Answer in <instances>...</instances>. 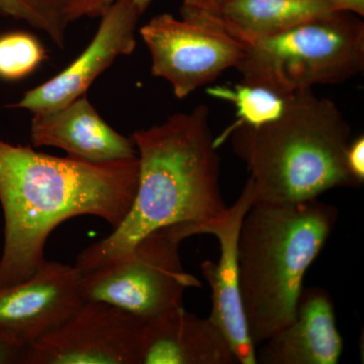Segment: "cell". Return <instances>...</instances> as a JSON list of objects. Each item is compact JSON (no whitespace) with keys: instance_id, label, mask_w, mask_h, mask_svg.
I'll return each instance as SVG.
<instances>
[{"instance_id":"16","label":"cell","mask_w":364,"mask_h":364,"mask_svg":"<svg viewBox=\"0 0 364 364\" xmlns=\"http://www.w3.org/2000/svg\"><path fill=\"white\" fill-rule=\"evenodd\" d=\"M207 93L235 105L238 117L235 124L254 128L277 121L286 109L287 97L264 86L244 82L233 86L214 85L207 88Z\"/></svg>"},{"instance_id":"23","label":"cell","mask_w":364,"mask_h":364,"mask_svg":"<svg viewBox=\"0 0 364 364\" xmlns=\"http://www.w3.org/2000/svg\"><path fill=\"white\" fill-rule=\"evenodd\" d=\"M228 1H234V0H184L182 4L193 7H208Z\"/></svg>"},{"instance_id":"11","label":"cell","mask_w":364,"mask_h":364,"mask_svg":"<svg viewBox=\"0 0 364 364\" xmlns=\"http://www.w3.org/2000/svg\"><path fill=\"white\" fill-rule=\"evenodd\" d=\"M80 280L74 265L45 260L32 277L0 289V326L32 343L82 306Z\"/></svg>"},{"instance_id":"1","label":"cell","mask_w":364,"mask_h":364,"mask_svg":"<svg viewBox=\"0 0 364 364\" xmlns=\"http://www.w3.org/2000/svg\"><path fill=\"white\" fill-rule=\"evenodd\" d=\"M138 182V156L91 163L0 140V289L37 272L46 260L48 238L66 220L95 215L112 229L119 226L130 212Z\"/></svg>"},{"instance_id":"10","label":"cell","mask_w":364,"mask_h":364,"mask_svg":"<svg viewBox=\"0 0 364 364\" xmlns=\"http://www.w3.org/2000/svg\"><path fill=\"white\" fill-rule=\"evenodd\" d=\"M142 14L132 0H117L100 18V26L87 48L56 76L26 91L18 102L9 105L33 114L61 109L86 95L95 79L117 57L136 48V26Z\"/></svg>"},{"instance_id":"3","label":"cell","mask_w":364,"mask_h":364,"mask_svg":"<svg viewBox=\"0 0 364 364\" xmlns=\"http://www.w3.org/2000/svg\"><path fill=\"white\" fill-rule=\"evenodd\" d=\"M350 134L334 102L304 90L287 95L277 121L257 128L233 124L215 142L231 140L250 172L254 203H299L360 186L346 165Z\"/></svg>"},{"instance_id":"15","label":"cell","mask_w":364,"mask_h":364,"mask_svg":"<svg viewBox=\"0 0 364 364\" xmlns=\"http://www.w3.org/2000/svg\"><path fill=\"white\" fill-rule=\"evenodd\" d=\"M338 9L331 0H234L208 7L182 4L181 14L210 21L237 40L282 33Z\"/></svg>"},{"instance_id":"9","label":"cell","mask_w":364,"mask_h":364,"mask_svg":"<svg viewBox=\"0 0 364 364\" xmlns=\"http://www.w3.org/2000/svg\"><path fill=\"white\" fill-rule=\"evenodd\" d=\"M254 203L252 183L247 181L232 207L219 217L188 225L189 237L213 235L220 244L217 263L203 261L200 270L212 291L210 320L224 333L239 364L256 363V347L249 335L239 282L238 242L244 218Z\"/></svg>"},{"instance_id":"17","label":"cell","mask_w":364,"mask_h":364,"mask_svg":"<svg viewBox=\"0 0 364 364\" xmlns=\"http://www.w3.org/2000/svg\"><path fill=\"white\" fill-rule=\"evenodd\" d=\"M0 14L23 21L49 36L55 45H65L67 26L62 0H0Z\"/></svg>"},{"instance_id":"14","label":"cell","mask_w":364,"mask_h":364,"mask_svg":"<svg viewBox=\"0 0 364 364\" xmlns=\"http://www.w3.org/2000/svg\"><path fill=\"white\" fill-rule=\"evenodd\" d=\"M140 364H239L219 327L200 318L172 309L147 318L141 339Z\"/></svg>"},{"instance_id":"2","label":"cell","mask_w":364,"mask_h":364,"mask_svg":"<svg viewBox=\"0 0 364 364\" xmlns=\"http://www.w3.org/2000/svg\"><path fill=\"white\" fill-rule=\"evenodd\" d=\"M215 139L205 105L136 131L132 140L139 182L130 212L109 236L83 249L74 267L85 272L109 264L158 229L221 215L228 205L220 186L221 159Z\"/></svg>"},{"instance_id":"7","label":"cell","mask_w":364,"mask_h":364,"mask_svg":"<svg viewBox=\"0 0 364 364\" xmlns=\"http://www.w3.org/2000/svg\"><path fill=\"white\" fill-rule=\"evenodd\" d=\"M140 33L152 58L151 72L168 81L179 100L235 68L244 56L238 41L200 18L158 14Z\"/></svg>"},{"instance_id":"8","label":"cell","mask_w":364,"mask_h":364,"mask_svg":"<svg viewBox=\"0 0 364 364\" xmlns=\"http://www.w3.org/2000/svg\"><path fill=\"white\" fill-rule=\"evenodd\" d=\"M145 322L111 304L85 301L30 344L26 364H140Z\"/></svg>"},{"instance_id":"19","label":"cell","mask_w":364,"mask_h":364,"mask_svg":"<svg viewBox=\"0 0 364 364\" xmlns=\"http://www.w3.org/2000/svg\"><path fill=\"white\" fill-rule=\"evenodd\" d=\"M64 14L69 23L82 18H98L117 0H62ZM141 14L145 13L153 0H132Z\"/></svg>"},{"instance_id":"13","label":"cell","mask_w":364,"mask_h":364,"mask_svg":"<svg viewBox=\"0 0 364 364\" xmlns=\"http://www.w3.org/2000/svg\"><path fill=\"white\" fill-rule=\"evenodd\" d=\"M260 345L256 363H338L343 339L331 296L321 287L303 289L293 322Z\"/></svg>"},{"instance_id":"4","label":"cell","mask_w":364,"mask_h":364,"mask_svg":"<svg viewBox=\"0 0 364 364\" xmlns=\"http://www.w3.org/2000/svg\"><path fill=\"white\" fill-rule=\"evenodd\" d=\"M337 219V208L318 198L254 203L248 210L239 236V282L255 347L293 322L306 270L331 236Z\"/></svg>"},{"instance_id":"22","label":"cell","mask_w":364,"mask_h":364,"mask_svg":"<svg viewBox=\"0 0 364 364\" xmlns=\"http://www.w3.org/2000/svg\"><path fill=\"white\" fill-rule=\"evenodd\" d=\"M339 9L352 11V13L364 16V0H331Z\"/></svg>"},{"instance_id":"21","label":"cell","mask_w":364,"mask_h":364,"mask_svg":"<svg viewBox=\"0 0 364 364\" xmlns=\"http://www.w3.org/2000/svg\"><path fill=\"white\" fill-rule=\"evenodd\" d=\"M346 165L351 176L363 186L364 182V136L350 141L346 150Z\"/></svg>"},{"instance_id":"20","label":"cell","mask_w":364,"mask_h":364,"mask_svg":"<svg viewBox=\"0 0 364 364\" xmlns=\"http://www.w3.org/2000/svg\"><path fill=\"white\" fill-rule=\"evenodd\" d=\"M30 343L0 326V364H26Z\"/></svg>"},{"instance_id":"6","label":"cell","mask_w":364,"mask_h":364,"mask_svg":"<svg viewBox=\"0 0 364 364\" xmlns=\"http://www.w3.org/2000/svg\"><path fill=\"white\" fill-rule=\"evenodd\" d=\"M188 238L186 225L161 228L124 257L81 272L83 299L105 301L146 320L183 306L186 289L203 287L182 267L179 248Z\"/></svg>"},{"instance_id":"12","label":"cell","mask_w":364,"mask_h":364,"mask_svg":"<svg viewBox=\"0 0 364 364\" xmlns=\"http://www.w3.org/2000/svg\"><path fill=\"white\" fill-rule=\"evenodd\" d=\"M31 141L35 147L59 148L68 156L91 163L138 156L132 138L114 130L86 95L61 109L33 114Z\"/></svg>"},{"instance_id":"18","label":"cell","mask_w":364,"mask_h":364,"mask_svg":"<svg viewBox=\"0 0 364 364\" xmlns=\"http://www.w3.org/2000/svg\"><path fill=\"white\" fill-rule=\"evenodd\" d=\"M47 58L44 45L32 33L9 32L0 36V79L28 77Z\"/></svg>"},{"instance_id":"5","label":"cell","mask_w":364,"mask_h":364,"mask_svg":"<svg viewBox=\"0 0 364 364\" xmlns=\"http://www.w3.org/2000/svg\"><path fill=\"white\" fill-rule=\"evenodd\" d=\"M361 18L338 9L275 35L240 38L244 56L235 68L242 82L282 97L316 85H342L364 68Z\"/></svg>"}]
</instances>
